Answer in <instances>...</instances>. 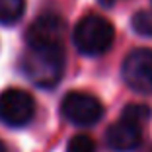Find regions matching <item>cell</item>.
<instances>
[{"label": "cell", "mask_w": 152, "mask_h": 152, "mask_svg": "<svg viewBox=\"0 0 152 152\" xmlns=\"http://www.w3.org/2000/svg\"><path fill=\"white\" fill-rule=\"evenodd\" d=\"M61 113L72 125L90 127L103 117V105L88 92H68L61 102Z\"/></svg>", "instance_id": "3"}, {"label": "cell", "mask_w": 152, "mask_h": 152, "mask_svg": "<svg viewBox=\"0 0 152 152\" xmlns=\"http://www.w3.org/2000/svg\"><path fill=\"white\" fill-rule=\"evenodd\" d=\"M66 152H96V142L88 134H74L68 140Z\"/></svg>", "instance_id": "11"}, {"label": "cell", "mask_w": 152, "mask_h": 152, "mask_svg": "<svg viewBox=\"0 0 152 152\" xmlns=\"http://www.w3.org/2000/svg\"><path fill=\"white\" fill-rule=\"evenodd\" d=\"M113 39H115L113 26L105 18L96 16V14L84 16L76 23L74 33H72L76 49L82 55H90V57L103 55L113 45Z\"/></svg>", "instance_id": "2"}, {"label": "cell", "mask_w": 152, "mask_h": 152, "mask_svg": "<svg viewBox=\"0 0 152 152\" xmlns=\"http://www.w3.org/2000/svg\"><path fill=\"white\" fill-rule=\"evenodd\" d=\"M98 2H99V4H102V6H105V8H111V6H113V2H115V0H98Z\"/></svg>", "instance_id": "12"}, {"label": "cell", "mask_w": 152, "mask_h": 152, "mask_svg": "<svg viewBox=\"0 0 152 152\" xmlns=\"http://www.w3.org/2000/svg\"><path fill=\"white\" fill-rule=\"evenodd\" d=\"M105 144L113 152H134L142 144V131L131 121L119 119L105 131Z\"/></svg>", "instance_id": "6"}, {"label": "cell", "mask_w": 152, "mask_h": 152, "mask_svg": "<svg viewBox=\"0 0 152 152\" xmlns=\"http://www.w3.org/2000/svg\"><path fill=\"white\" fill-rule=\"evenodd\" d=\"M131 26L140 37H152V10H139L131 20Z\"/></svg>", "instance_id": "10"}, {"label": "cell", "mask_w": 152, "mask_h": 152, "mask_svg": "<svg viewBox=\"0 0 152 152\" xmlns=\"http://www.w3.org/2000/svg\"><path fill=\"white\" fill-rule=\"evenodd\" d=\"M121 119L131 121V123L140 127L142 123H146L150 119V107L144 105V103H129V105H125V109L121 113Z\"/></svg>", "instance_id": "9"}, {"label": "cell", "mask_w": 152, "mask_h": 152, "mask_svg": "<svg viewBox=\"0 0 152 152\" xmlns=\"http://www.w3.org/2000/svg\"><path fill=\"white\" fill-rule=\"evenodd\" d=\"M35 113V102L20 88H8L0 94V121L8 127H23Z\"/></svg>", "instance_id": "5"}, {"label": "cell", "mask_w": 152, "mask_h": 152, "mask_svg": "<svg viewBox=\"0 0 152 152\" xmlns=\"http://www.w3.org/2000/svg\"><path fill=\"white\" fill-rule=\"evenodd\" d=\"M123 80L133 92L152 94V49H134L123 61Z\"/></svg>", "instance_id": "4"}, {"label": "cell", "mask_w": 152, "mask_h": 152, "mask_svg": "<svg viewBox=\"0 0 152 152\" xmlns=\"http://www.w3.org/2000/svg\"><path fill=\"white\" fill-rule=\"evenodd\" d=\"M64 22L58 14H43L26 31L27 45H39V43H63Z\"/></svg>", "instance_id": "7"}, {"label": "cell", "mask_w": 152, "mask_h": 152, "mask_svg": "<svg viewBox=\"0 0 152 152\" xmlns=\"http://www.w3.org/2000/svg\"><path fill=\"white\" fill-rule=\"evenodd\" d=\"M20 68L31 84L39 88H55L64 72L63 43L27 45L20 58Z\"/></svg>", "instance_id": "1"}, {"label": "cell", "mask_w": 152, "mask_h": 152, "mask_svg": "<svg viewBox=\"0 0 152 152\" xmlns=\"http://www.w3.org/2000/svg\"><path fill=\"white\" fill-rule=\"evenodd\" d=\"M26 0H0V23L14 26L23 16Z\"/></svg>", "instance_id": "8"}, {"label": "cell", "mask_w": 152, "mask_h": 152, "mask_svg": "<svg viewBox=\"0 0 152 152\" xmlns=\"http://www.w3.org/2000/svg\"><path fill=\"white\" fill-rule=\"evenodd\" d=\"M0 152H6V148H4V144L0 142Z\"/></svg>", "instance_id": "13"}, {"label": "cell", "mask_w": 152, "mask_h": 152, "mask_svg": "<svg viewBox=\"0 0 152 152\" xmlns=\"http://www.w3.org/2000/svg\"><path fill=\"white\" fill-rule=\"evenodd\" d=\"M148 152H152V150H148Z\"/></svg>", "instance_id": "14"}]
</instances>
